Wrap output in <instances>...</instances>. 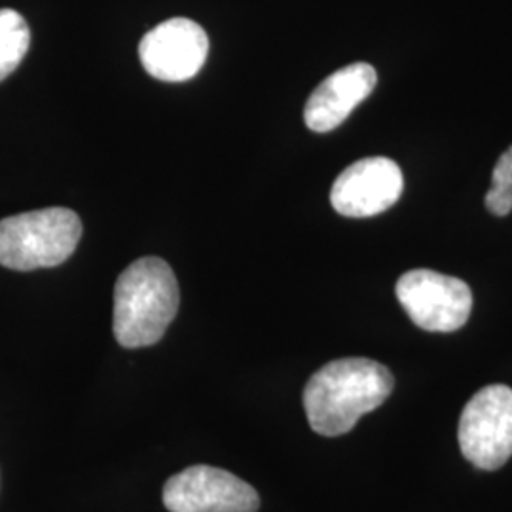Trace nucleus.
Returning <instances> with one entry per match:
<instances>
[{"mask_svg": "<svg viewBox=\"0 0 512 512\" xmlns=\"http://www.w3.org/2000/svg\"><path fill=\"white\" fill-rule=\"evenodd\" d=\"M459 448L476 469L497 471L512 456V389L482 387L465 404L458 429Z\"/></svg>", "mask_w": 512, "mask_h": 512, "instance_id": "obj_4", "label": "nucleus"}, {"mask_svg": "<svg viewBox=\"0 0 512 512\" xmlns=\"http://www.w3.org/2000/svg\"><path fill=\"white\" fill-rule=\"evenodd\" d=\"M29 46L31 31L25 18L12 8H0V82L18 69Z\"/></svg>", "mask_w": 512, "mask_h": 512, "instance_id": "obj_10", "label": "nucleus"}, {"mask_svg": "<svg viewBox=\"0 0 512 512\" xmlns=\"http://www.w3.org/2000/svg\"><path fill=\"white\" fill-rule=\"evenodd\" d=\"M378 82L376 69L368 63H353L325 78L310 95L304 122L315 133H329L348 120Z\"/></svg>", "mask_w": 512, "mask_h": 512, "instance_id": "obj_9", "label": "nucleus"}, {"mask_svg": "<svg viewBox=\"0 0 512 512\" xmlns=\"http://www.w3.org/2000/svg\"><path fill=\"white\" fill-rule=\"evenodd\" d=\"M484 203L495 217H507L512 211V145L499 156L495 164L492 186Z\"/></svg>", "mask_w": 512, "mask_h": 512, "instance_id": "obj_11", "label": "nucleus"}, {"mask_svg": "<svg viewBox=\"0 0 512 512\" xmlns=\"http://www.w3.org/2000/svg\"><path fill=\"white\" fill-rule=\"evenodd\" d=\"M209 38L202 27L186 18L167 19L156 25L139 44V57L152 78L186 82L202 71Z\"/></svg>", "mask_w": 512, "mask_h": 512, "instance_id": "obj_8", "label": "nucleus"}, {"mask_svg": "<svg viewBox=\"0 0 512 512\" xmlns=\"http://www.w3.org/2000/svg\"><path fill=\"white\" fill-rule=\"evenodd\" d=\"M82 238L80 217L48 207L0 220V266L16 272L54 268L73 255Z\"/></svg>", "mask_w": 512, "mask_h": 512, "instance_id": "obj_3", "label": "nucleus"}, {"mask_svg": "<svg viewBox=\"0 0 512 512\" xmlns=\"http://www.w3.org/2000/svg\"><path fill=\"white\" fill-rule=\"evenodd\" d=\"M397 298L412 323L427 332H456L473 310V293L465 281L433 270L401 275Z\"/></svg>", "mask_w": 512, "mask_h": 512, "instance_id": "obj_5", "label": "nucleus"}, {"mask_svg": "<svg viewBox=\"0 0 512 512\" xmlns=\"http://www.w3.org/2000/svg\"><path fill=\"white\" fill-rule=\"evenodd\" d=\"M395 387L387 366L346 357L319 368L304 387V410L317 435L340 437L365 414L380 408Z\"/></svg>", "mask_w": 512, "mask_h": 512, "instance_id": "obj_1", "label": "nucleus"}, {"mask_svg": "<svg viewBox=\"0 0 512 512\" xmlns=\"http://www.w3.org/2000/svg\"><path fill=\"white\" fill-rule=\"evenodd\" d=\"M164 505L169 512H256L260 497L230 471L192 465L165 482Z\"/></svg>", "mask_w": 512, "mask_h": 512, "instance_id": "obj_6", "label": "nucleus"}, {"mask_svg": "<svg viewBox=\"0 0 512 512\" xmlns=\"http://www.w3.org/2000/svg\"><path fill=\"white\" fill-rule=\"evenodd\" d=\"M179 302V283L165 260L158 256L135 260L114 287V338L122 348L154 346L173 323Z\"/></svg>", "mask_w": 512, "mask_h": 512, "instance_id": "obj_2", "label": "nucleus"}, {"mask_svg": "<svg viewBox=\"0 0 512 512\" xmlns=\"http://www.w3.org/2000/svg\"><path fill=\"white\" fill-rule=\"evenodd\" d=\"M401 167L384 156L357 160L344 169L330 190L332 207L349 219L376 217L403 196Z\"/></svg>", "mask_w": 512, "mask_h": 512, "instance_id": "obj_7", "label": "nucleus"}]
</instances>
